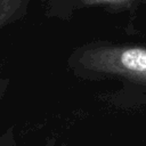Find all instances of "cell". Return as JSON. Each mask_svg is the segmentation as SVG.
Listing matches in <instances>:
<instances>
[{
    "instance_id": "cell-1",
    "label": "cell",
    "mask_w": 146,
    "mask_h": 146,
    "mask_svg": "<svg viewBox=\"0 0 146 146\" xmlns=\"http://www.w3.org/2000/svg\"><path fill=\"white\" fill-rule=\"evenodd\" d=\"M89 72L114 75L146 84V47L100 44L88 47L79 57Z\"/></svg>"
},
{
    "instance_id": "cell-2",
    "label": "cell",
    "mask_w": 146,
    "mask_h": 146,
    "mask_svg": "<svg viewBox=\"0 0 146 146\" xmlns=\"http://www.w3.org/2000/svg\"><path fill=\"white\" fill-rule=\"evenodd\" d=\"M23 0H0V27H2L16 13Z\"/></svg>"
},
{
    "instance_id": "cell-3",
    "label": "cell",
    "mask_w": 146,
    "mask_h": 146,
    "mask_svg": "<svg viewBox=\"0 0 146 146\" xmlns=\"http://www.w3.org/2000/svg\"><path fill=\"white\" fill-rule=\"evenodd\" d=\"M86 6H106L115 9L128 8L135 0H81Z\"/></svg>"
},
{
    "instance_id": "cell-4",
    "label": "cell",
    "mask_w": 146,
    "mask_h": 146,
    "mask_svg": "<svg viewBox=\"0 0 146 146\" xmlns=\"http://www.w3.org/2000/svg\"><path fill=\"white\" fill-rule=\"evenodd\" d=\"M6 87H7V80H5V79L0 75V98H1L2 95L5 94Z\"/></svg>"
}]
</instances>
